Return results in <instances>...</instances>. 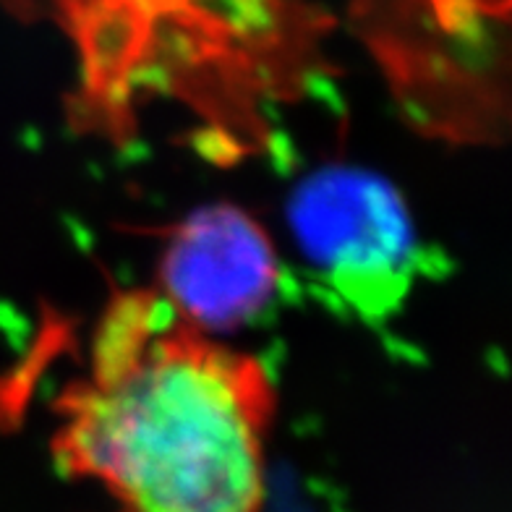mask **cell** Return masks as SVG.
<instances>
[{"instance_id": "cell-1", "label": "cell", "mask_w": 512, "mask_h": 512, "mask_svg": "<svg viewBox=\"0 0 512 512\" xmlns=\"http://www.w3.org/2000/svg\"><path fill=\"white\" fill-rule=\"evenodd\" d=\"M55 463L123 512H259L275 390L249 353L160 290L115 296L84 377L58 398Z\"/></svg>"}, {"instance_id": "cell-2", "label": "cell", "mask_w": 512, "mask_h": 512, "mask_svg": "<svg viewBox=\"0 0 512 512\" xmlns=\"http://www.w3.org/2000/svg\"><path fill=\"white\" fill-rule=\"evenodd\" d=\"M290 228L319 280L364 317H384L411 288L416 238L398 194L382 178L332 168L290 199Z\"/></svg>"}, {"instance_id": "cell-3", "label": "cell", "mask_w": 512, "mask_h": 512, "mask_svg": "<svg viewBox=\"0 0 512 512\" xmlns=\"http://www.w3.org/2000/svg\"><path fill=\"white\" fill-rule=\"evenodd\" d=\"M277 285L280 262L267 233L241 209L212 207L191 215L170 238L157 290L215 335L259 317Z\"/></svg>"}]
</instances>
